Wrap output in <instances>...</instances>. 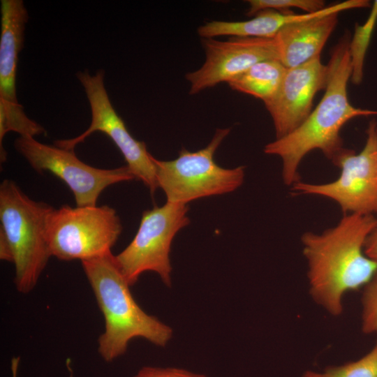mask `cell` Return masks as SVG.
<instances>
[{"mask_svg": "<svg viewBox=\"0 0 377 377\" xmlns=\"http://www.w3.org/2000/svg\"><path fill=\"white\" fill-rule=\"evenodd\" d=\"M350 39L346 31L332 49L327 64V83L317 106L293 131L264 148L265 154L281 159L282 178L286 185L293 186L300 181L299 165L313 150H320L335 165L348 149L343 147L340 135L344 124L355 117L377 115V110L355 108L349 102L347 85L352 73Z\"/></svg>", "mask_w": 377, "mask_h": 377, "instance_id": "cell-2", "label": "cell"}, {"mask_svg": "<svg viewBox=\"0 0 377 377\" xmlns=\"http://www.w3.org/2000/svg\"><path fill=\"white\" fill-rule=\"evenodd\" d=\"M134 377H205L186 370L176 368L145 367Z\"/></svg>", "mask_w": 377, "mask_h": 377, "instance_id": "cell-21", "label": "cell"}, {"mask_svg": "<svg viewBox=\"0 0 377 377\" xmlns=\"http://www.w3.org/2000/svg\"><path fill=\"white\" fill-rule=\"evenodd\" d=\"M361 329L366 334L377 333V271L363 288Z\"/></svg>", "mask_w": 377, "mask_h": 377, "instance_id": "cell-20", "label": "cell"}, {"mask_svg": "<svg viewBox=\"0 0 377 377\" xmlns=\"http://www.w3.org/2000/svg\"><path fill=\"white\" fill-rule=\"evenodd\" d=\"M328 67L317 57L287 68L276 94L264 102L274 126L276 139L297 128L311 114L316 93L325 89Z\"/></svg>", "mask_w": 377, "mask_h": 377, "instance_id": "cell-13", "label": "cell"}, {"mask_svg": "<svg viewBox=\"0 0 377 377\" xmlns=\"http://www.w3.org/2000/svg\"><path fill=\"white\" fill-rule=\"evenodd\" d=\"M370 6L368 0H347L327 6L302 20L287 24L274 38L279 60L290 68L320 57L337 24L339 13Z\"/></svg>", "mask_w": 377, "mask_h": 377, "instance_id": "cell-14", "label": "cell"}, {"mask_svg": "<svg viewBox=\"0 0 377 377\" xmlns=\"http://www.w3.org/2000/svg\"><path fill=\"white\" fill-rule=\"evenodd\" d=\"M187 205L166 202L143 212L138 230L130 244L114 256L116 263L130 286L145 272L159 275L171 283L170 260L175 236L189 223Z\"/></svg>", "mask_w": 377, "mask_h": 377, "instance_id": "cell-7", "label": "cell"}, {"mask_svg": "<svg viewBox=\"0 0 377 377\" xmlns=\"http://www.w3.org/2000/svg\"><path fill=\"white\" fill-rule=\"evenodd\" d=\"M77 77L82 84L88 98L91 121L89 128L80 135L71 139L58 140L54 145L66 149L74 148L96 131L106 134L124 157L127 166L154 195L158 188L154 156L147 150L144 142L135 140L124 121L114 109L104 84V71L91 75L87 70L80 71Z\"/></svg>", "mask_w": 377, "mask_h": 377, "instance_id": "cell-9", "label": "cell"}, {"mask_svg": "<svg viewBox=\"0 0 377 377\" xmlns=\"http://www.w3.org/2000/svg\"><path fill=\"white\" fill-rule=\"evenodd\" d=\"M52 208L30 198L10 179L1 183L0 232L12 250L14 283L20 293L26 294L34 288L51 257L45 223Z\"/></svg>", "mask_w": 377, "mask_h": 377, "instance_id": "cell-4", "label": "cell"}, {"mask_svg": "<svg viewBox=\"0 0 377 377\" xmlns=\"http://www.w3.org/2000/svg\"><path fill=\"white\" fill-rule=\"evenodd\" d=\"M287 68L278 59L260 61L228 84L233 90L251 95L264 102L277 92Z\"/></svg>", "mask_w": 377, "mask_h": 377, "instance_id": "cell-16", "label": "cell"}, {"mask_svg": "<svg viewBox=\"0 0 377 377\" xmlns=\"http://www.w3.org/2000/svg\"><path fill=\"white\" fill-rule=\"evenodd\" d=\"M362 150L347 151L335 166L339 177L326 184L297 182L293 185L294 195H317L335 201L346 214H377V121H369Z\"/></svg>", "mask_w": 377, "mask_h": 377, "instance_id": "cell-8", "label": "cell"}, {"mask_svg": "<svg viewBox=\"0 0 377 377\" xmlns=\"http://www.w3.org/2000/svg\"><path fill=\"white\" fill-rule=\"evenodd\" d=\"M20 357H13L11 360V373L12 377H17V371L20 364Z\"/></svg>", "mask_w": 377, "mask_h": 377, "instance_id": "cell-24", "label": "cell"}, {"mask_svg": "<svg viewBox=\"0 0 377 377\" xmlns=\"http://www.w3.org/2000/svg\"><path fill=\"white\" fill-rule=\"evenodd\" d=\"M230 131V128L217 129L205 148L193 152L182 148L175 159L153 158L158 186L165 193L167 202L187 205L202 198L230 193L242 184L244 166L224 168L214 160V153Z\"/></svg>", "mask_w": 377, "mask_h": 377, "instance_id": "cell-5", "label": "cell"}, {"mask_svg": "<svg viewBox=\"0 0 377 377\" xmlns=\"http://www.w3.org/2000/svg\"><path fill=\"white\" fill-rule=\"evenodd\" d=\"M15 148L38 172L47 171L63 180L72 191L76 206H96L107 187L135 179L127 165L101 169L86 164L74 150L41 143L33 137L20 136Z\"/></svg>", "mask_w": 377, "mask_h": 377, "instance_id": "cell-10", "label": "cell"}, {"mask_svg": "<svg viewBox=\"0 0 377 377\" xmlns=\"http://www.w3.org/2000/svg\"><path fill=\"white\" fill-rule=\"evenodd\" d=\"M202 45L205 62L185 76L190 84V94L228 83L260 61L279 60L274 38L231 37L226 41L203 38Z\"/></svg>", "mask_w": 377, "mask_h": 377, "instance_id": "cell-12", "label": "cell"}, {"mask_svg": "<svg viewBox=\"0 0 377 377\" xmlns=\"http://www.w3.org/2000/svg\"><path fill=\"white\" fill-rule=\"evenodd\" d=\"M303 377H377V342L356 361L327 367L323 372L306 371Z\"/></svg>", "mask_w": 377, "mask_h": 377, "instance_id": "cell-18", "label": "cell"}, {"mask_svg": "<svg viewBox=\"0 0 377 377\" xmlns=\"http://www.w3.org/2000/svg\"><path fill=\"white\" fill-rule=\"evenodd\" d=\"M376 223L372 214H346L336 226L302 236L309 294L333 316L342 313L344 295L364 288L377 271V262L364 251Z\"/></svg>", "mask_w": 377, "mask_h": 377, "instance_id": "cell-1", "label": "cell"}, {"mask_svg": "<svg viewBox=\"0 0 377 377\" xmlns=\"http://www.w3.org/2000/svg\"><path fill=\"white\" fill-rule=\"evenodd\" d=\"M81 263L105 320L98 352L105 362L124 355L135 337L158 346H166L172 336V329L137 304L112 252Z\"/></svg>", "mask_w": 377, "mask_h": 377, "instance_id": "cell-3", "label": "cell"}, {"mask_svg": "<svg viewBox=\"0 0 377 377\" xmlns=\"http://www.w3.org/2000/svg\"><path fill=\"white\" fill-rule=\"evenodd\" d=\"M377 22V0L374 1L367 20L362 24H355L354 34L349 42V54L352 73L350 80L360 84L364 75V61L370 40Z\"/></svg>", "mask_w": 377, "mask_h": 377, "instance_id": "cell-17", "label": "cell"}, {"mask_svg": "<svg viewBox=\"0 0 377 377\" xmlns=\"http://www.w3.org/2000/svg\"><path fill=\"white\" fill-rule=\"evenodd\" d=\"M29 15L22 0L1 1L0 38V144L6 133L34 137L44 134L42 126L24 113L16 96V72L23 47Z\"/></svg>", "mask_w": 377, "mask_h": 377, "instance_id": "cell-11", "label": "cell"}, {"mask_svg": "<svg viewBox=\"0 0 377 377\" xmlns=\"http://www.w3.org/2000/svg\"><path fill=\"white\" fill-rule=\"evenodd\" d=\"M312 13L295 14L272 10L261 11L256 16L244 21L212 20L198 28L202 38H214L229 36L236 38H274L287 24L308 17Z\"/></svg>", "mask_w": 377, "mask_h": 377, "instance_id": "cell-15", "label": "cell"}, {"mask_svg": "<svg viewBox=\"0 0 377 377\" xmlns=\"http://www.w3.org/2000/svg\"><path fill=\"white\" fill-rule=\"evenodd\" d=\"M247 15H256L267 10L281 13H290V8H298L313 13L324 9L325 3L323 0H249Z\"/></svg>", "mask_w": 377, "mask_h": 377, "instance_id": "cell-19", "label": "cell"}, {"mask_svg": "<svg viewBox=\"0 0 377 377\" xmlns=\"http://www.w3.org/2000/svg\"><path fill=\"white\" fill-rule=\"evenodd\" d=\"M364 251L368 258L377 262V223L365 242Z\"/></svg>", "mask_w": 377, "mask_h": 377, "instance_id": "cell-22", "label": "cell"}, {"mask_svg": "<svg viewBox=\"0 0 377 377\" xmlns=\"http://www.w3.org/2000/svg\"><path fill=\"white\" fill-rule=\"evenodd\" d=\"M0 258L13 263V257L10 246L6 237L0 232Z\"/></svg>", "mask_w": 377, "mask_h": 377, "instance_id": "cell-23", "label": "cell"}, {"mask_svg": "<svg viewBox=\"0 0 377 377\" xmlns=\"http://www.w3.org/2000/svg\"><path fill=\"white\" fill-rule=\"evenodd\" d=\"M121 231L119 216L108 205L52 207L45 223L51 256L64 261L82 262L110 253Z\"/></svg>", "mask_w": 377, "mask_h": 377, "instance_id": "cell-6", "label": "cell"}]
</instances>
